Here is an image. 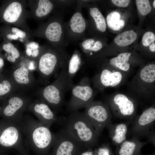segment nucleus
<instances>
[{
	"label": "nucleus",
	"mask_w": 155,
	"mask_h": 155,
	"mask_svg": "<svg viewBox=\"0 0 155 155\" xmlns=\"http://www.w3.org/2000/svg\"><path fill=\"white\" fill-rule=\"evenodd\" d=\"M67 67L60 71L52 83L40 88L37 91L39 99L45 102L56 115L61 110L65 93L71 90L74 85L68 75Z\"/></svg>",
	"instance_id": "obj_1"
},
{
	"label": "nucleus",
	"mask_w": 155,
	"mask_h": 155,
	"mask_svg": "<svg viewBox=\"0 0 155 155\" xmlns=\"http://www.w3.org/2000/svg\"><path fill=\"white\" fill-rule=\"evenodd\" d=\"M75 138L88 148L93 149L98 144L100 134L94 128L84 112L75 111L63 117L62 125Z\"/></svg>",
	"instance_id": "obj_2"
},
{
	"label": "nucleus",
	"mask_w": 155,
	"mask_h": 155,
	"mask_svg": "<svg viewBox=\"0 0 155 155\" xmlns=\"http://www.w3.org/2000/svg\"><path fill=\"white\" fill-rule=\"evenodd\" d=\"M70 57L65 48L55 47L54 49L44 51L36 65V69L39 74L40 82L45 86L48 85L52 76L58 74L59 70L67 67Z\"/></svg>",
	"instance_id": "obj_3"
},
{
	"label": "nucleus",
	"mask_w": 155,
	"mask_h": 155,
	"mask_svg": "<svg viewBox=\"0 0 155 155\" xmlns=\"http://www.w3.org/2000/svg\"><path fill=\"white\" fill-rule=\"evenodd\" d=\"M155 65L150 64L138 70L129 84L133 98L137 102L151 100L155 90Z\"/></svg>",
	"instance_id": "obj_4"
},
{
	"label": "nucleus",
	"mask_w": 155,
	"mask_h": 155,
	"mask_svg": "<svg viewBox=\"0 0 155 155\" xmlns=\"http://www.w3.org/2000/svg\"><path fill=\"white\" fill-rule=\"evenodd\" d=\"M106 103L117 118L132 121L136 115L138 102L133 97L117 93L107 98Z\"/></svg>",
	"instance_id": "obj_5"
},
{
	"label": "nucleus",
	"mask_w": 155,
	"mask_h": 155,
	"mask_svg": "<svg viewBox=\"0 0 155 155\" xmlns=\"http://www.w3.org/2000/svg\"><path fill=\"white\" fill-rule=\"evenodd\" d=\"M53 150L49 155H80L89 148L65 128L55 135Z\"/></svg>",
	"instance_id": "obj_6"
},
{
	"label": "nucleus",
	"mask_w": 155,
	"mask_h": 155,
	"mask_svg": "<svg viewBox=\"0 0 155 155\" xmlns=\"http://www.w3.org/2000/svg\"><path fill=\"white\" fill-rule=\"evenodd\" d=\"M76 1L74 13L67 22H64L65 38L69 44H75L86 38V32L88 27V22L82 13V1Z\"/></svg>",
	"instance_id": "obj_7"
},
{
	"label": "nucleus",
	"mask_w": 155,
	"mask_h": 155,
	"mask_svg": "<svg viewBox=\"0 0 155 155\" xmlns=\"http://www.w3.org/2000/svg\"><path fill=\"white\" fill-rule=\"evenodd\" d=\"M71 96L67 105V109L71 113L86 108L93 101L95 92L91 87L88 78L83 77L71 89Z\"/></svg>",
	"instance_id": "obj_8"
},
{
	"label": "nucleus",
	"mask_w": 155,
	"mask_h": 155,
	"mask_svg": "<svg viewBox=\"0 0 155 155\" xmlns=\"http://www.w3.org/2000/svg\"><path fill=\"white\" fill-rule=\"evenodd\" d=\"M84 113L93 127L100 134L111 123L112 114L106 103L93 100L86 108Z\"/></svg>",
	"instance_id": "obj_9"
},
{
	"label": "nucleus",
	"mask_w": 155,
	"mask_h": 155,
	"mask_svg": "<svg viewBox=\"0 0 155 155\" xmlns=\"http://www.w3.org/2000/svg\"><path fill=\"white\" fill-rule=\"evenodd\" d=\"M99 72L91 80L94 87L102 90L107 87L118 86L129 74L115 69L102 66Z\"/></svg>",
	"instance_id": "obj_10"
},
{
	"label": "nucleus",
	"mask_w": 155,
	"mask_h": 155,
	"mask_svg": "<svg viewBox=\"0 0 155 155\" xmlns=\"http://www.w3.org/2000/svg\"><path fill=\"white\" fill-rule=\"evenodd\" d=\"M64 13V10L61 9L55 18L47 25L44 30L46 38L56 48H65L69 44L65 38Z\"/></svg>",
	"instance_id": "obj_11"
},
{
	"label": "nucleus",
	"mask_w": 155,
	"mask_h": 155,
	"mask_svg": "<svg viewBox=\"0 0 155 155\" xmlns=\"http://www.w3.org/2000/svg\"><path fill=\"white\" fill-rule=\"evenodd\" d=\"M155 121V103L144 110L142 114L135 117L132 121L130 131L132 135L140 138L146 137L154 128Z\"/></svg>",
	"instance_id": "obj_12"
},
{
	"label": "nucleus",
	"mask_w": 155,
	"mask_h": 155,
	"mask_svg": "<svg viewBox=\"0 0 155 155\" xmlns=\"http://www.w3.org/2000/svg\"><path fill=\"white\" fill-rule=\"evenodd\" d=\"M29 63L26 65L22 64L15 67L7 72L18 91L30 89L37 84L32 71L28 68Z\"/></svg>",
	"instance_id": "obj_13"
},
{
	"label": "nucleus",
	"mask_w": 155,
	"mask_h": 155,
	"mask_svg": "<svg viewBox=\"0 0 155 155\" xmlns=\"http://www.w3.org/2000/svg\"><path fill=\"white\" fill-rule=\"evenodd\" d=\"M32 138L33 149L37 154L38 155H49L55 138V135L49 128L42 124H40L33 131Z\"/></svg>",
	"instance_id": "obj_14"
},
{
	"label": "nucleus",
	"mask_w": 155,
	"mask_h": 155,
	"mask_svg": "<svg viewBox=\"0 0 155 155\" xmlns=\"http://www.w3.org/2000/svg\"><path fill=\"white\" fill-rule=\"evenodd\" d=\"M6 99L0 113L5 119L20 114L31 103L28 96L17 92Z\"/></svg>",
	"instance_id": "obj_15"
},
{
	"label": "nucleus",
	"mask_w": 155,
	"mask_h": 155,
	"mask_svg": "<svg viewBox=\"0 0 155 155\" xmlns=\"http://www.w3.org/2000/svg\"><path fill=\"white\" fill-rule=\"evenodd\" d=\"M28 107L40 119L41 124L48 128L54 123L62 125L63 117H57L49 106L42 100L39 99L31 103Z\"/></svg>",
	"instance_id": "obj_16"
},
{
	"label": "nucleus",
	"mask_w": 155,
	"mask_h": 155,
	"mask_svg": "<svg viewBox=\"0 0 155 155\" xmlns=\"http://www.w3.org/2000/svg\"><path fill=\"white\" fill-rule=\"evenodd\" d=\"M19 131L5 121L0 122V147L9 148L16 146L19 138Z\"/></svg>",
	"instance_id": "obj_17"
},
{
	"label": "nucleus",
	"mask_w": 155,
	"mask_h": 155,
	"mask_svg": "<svg viewBox=\"0 0 155 155\" xmlns=\"http://www.w3.org/2000/svg\"><path fill=\"white\" fill-rule=\"evenodd\" d=\"M131 122L127 121L115 124L111 123L106 127L108 130L109 137L117 147L127 140L128 127Z\"/></svg>",
	"instance_id": "obj_18"
},
{
	"label": "nucleus",
	"mask_w": 155,
	"mask_h": 155,
	"mask_svg": "<svg viewBox=\"0 0 155 155\" xmlns=\"http://www.w3.org/2000/svg\"><path fill=\"white\" fill-rule=\"evenodd\" d=\"M141 141L140 138L132 135L131 139L126 140L117 147L116 155H137L141 153L142 148L147 143Z\"/></svg>",
	"instance_id": "obj_19"
},
{
	"label": "nucleus",
	"mask_w": 155,
	"mask_h": 155,
	"mask_svg": "<svg viewBox=\"0 0 155 155\" xmlns=\"http://www.w3.org/2000/svg\"><path fill=\"white\" fill-rule=\"evenodd\" d=\"M131 55V53H123L111 59L109 64L112 68L109 69L117 70L129 74L133 71L129 62Z\"/></svg>",
	"instance_id": "obj_20"
},
{
	"label": "nucleus",
	"mask_w": 155,
	"mask_h": 155,
	"mask_svg": "<svg viewBox=\"0 0 155 155\" xmlns=\"http://www.w3.org/2000/svg\"><path fill=\"white\" fill-rule=\"evenodd\" d=\"M79 45L84 59L92 56L101 50L103 47V43L100 40L86 37L80 41Z\"/></svg>",
	"instance_id": "obj_21"
},
{
	"label": "nucleus",
	"mask_w": 155,
	"mask_h": 155,
	"mask_svg": "<svg viewBox=\"0 0 155 155\" xmlns=\"http://www.w3.org/2000/svg\"><path fill=\"white\" fill-rule=\"evenodd\" d=\"M82 1L83 7L87 9L90 17L93 20L96 30L101 33L105 32L106 24L105 18L101 12L97 7H90L87 1Z\"/></svg>",
	"instance_id": "obj_22"
},
{
	"label": "nucleus",
	"mask_w": 155,
	"mask_h": 155,
	"mask_svg": "<svg viewBox=\"0 0 155 155\" xmlns=\"http://www.w3.org/2000/svg\"><path fill=\"white\" fill-rule=\"evenodd\" d=\"M85 64L82 53L75 49L68 62L67 71L69 77L73 79L81 67Z\"/></svg>",
	"instance_id": "obj_23"
},
{
	"label": "nucleus",
	"mask_w": 155,
	"mask_h": 155,
	"mask_svg": "<svg viewBox=\"0 0 155 155\" xmlns=\"http://www.w3.org/2000/svg\"><path fill=\"white\" fill-rule=\"evenodd\" d=\"M17 91L8 73L3 72L0 75V100L5 99Z\"/></svg>",
	"instance_id": "obj_24"
},
{
	"label": "nucleus",
	"mask_w": 155,
	"mask_h": 155,
	"mask_svg": "<svg viewBox=\"0 0 155 155\" xmlns=\"http://www.w3.org/2000/svg\"><path fill=\"white\" fill-rule=\"evenodd\" d=\"M22 11L21 4L17 1L10 4L4 11L3 17L6 22L13 23L16 22L20 17Z\"/></svg>",
	"instance_id": "obj_25"
},
{
	"label": "nucleus",
	"mask_w": 155,
	"mask_h": 155,
	"mask_svg": "<svg viewBox=\"0 0 155 155\" xmlns=\"http://www.w3.org/2000/svg\"><path fill=\"white\" fill-rule=\"evenodd\" d=\"M137 37V33L133 30H127L117 35L115 38L114 41L119 46H125L134 42Z\"/></svg>",
	"instance_id": "obj_26"
},
{
	"label": "nucleus",
	"mask_w": 155,
	"mask_h": 155,
	"mask_svg": "<svg viewBox=\"0 0 155 155\" xmlns=\"http://www.w3.org/2000/svg\"><path fill=\"white\" fill-rule=\"evenodd\" d=\"M121 15L118 12L114 11L109 13L107 16V24L112 30L117 31L122 29L125 25V21L120 19Z\"/></svg>",
	"instance_id": "obj_27"
},
{
	"label": "nucleus",
	"mask_w": 155,
	"mask_h": 155,
	"mask_svg": "<svg viewBox=\"0 0 155 155\" xmlns=\"http://www.w3.org/2000/svg\"><path fill=\"white\" fill-rule=\"evenodd\" d=\"M53 6V4L49 0H40L38 1L36 14L39 17L45 16L52 11Z\"/></svg>",
	"instance_id": "obj_28"
},
{
	"label": "nucleus",
	"mask_w": 155,
	"mask_h": 155,
	"mask_svg": "<svg viewBox=\"0 0 155 155\" xmlns=\"http://www.w3.org/2000/svg\"><path fill=\"white\" fill-rule=\"evenodd\" d=\"M3 49L7 54L6 59L10 62L14 63L20 56V53L18 50L11 43L4 44Z\"/></svg>",
	"instance_id": "obj_29"
},
{
	"label": "nucleus",
	"mask_w": 155,
	"mask_h": 155,
	"mask_svg": "<svg viewBox=\"0 0 155 155\" xmlns=\"http://www.w3.org/2000/svg\"><path fill=\"white\" fill-rule=\"evenodd\" d=\"M137 9L139 13L143 16H146L151 10V6L148 0H136Z\"/></svg>",
	"instance_id": "obj_30"
},
{
	"label": "nucleus",
	"mask_w": 155,
	"mask_h": 155,
	"mask_svg": "<svg viewBox=\"0 0 155 155\" xmlns=\"http://www.w3.org/2000/svg\"><path fill=\"white\" fill-rule=\"evenodd\" d=\"M95 150L96 155H113L109 143L103 144Z\"/></svg>",
	"instance_id": "obj_31"
},
{
	"label": "nucleus",
	"mask_w": 155,
	"mask_h": 155,
	"mask_svg": "<svg viewBox=\"0 0 155 155\" xmlns=\"http://www.w3.org/2000/svg\"><path fill=\"white\" fill-rule=\"evenodd\" d=\"M155 40L154 34L151 32H148L143 36L142 39V43L145 46H149Z\"/></svg>",
	"instance_id": "obj_32"
},
{
	"label": "nucleus",
	"mask_w": 155,
	"mask_h": 155,
	"mask_svg": "<svg viewBox=\"0 0 155 155\" xmlns=\"http://www.w3.org/2000/svg\"><path fill=\"white\" fill-rule=\"evenodd\" d=\"M130 1L129 0H112V2L115 5L121 7H125L129 4Z\"/></svg>",
	"instance_id": "obj_33"
},
{
	"label": "nucleus",
	"mask_w": 155,
	"mask_h": 155,
	"mask_svg": "<svg viewBox=\"0 0 155 155\" xmlns=\"http://www.w3.org/2000/svg\"><path fill=\"white\" fill-rule=\"evenodd\" d=\"M155 130L154 128L151 130L146 137L147 138L148 142L155 145Z\"/></svg>",
	"instance_id": "obj_34"
},
{
	"label": "nucleus",
	"mask_w": 155,
	"mask_h": 155,
	"mask_svg": "<svg viewBox=\"0 0 155 155\" xmlns=\"http://www.w3.org/2000/svg\"><path fill=\"white\" fill-rule=\"evenodd\" d=\"M76 1L74 0H60L59 1V4L61 7V9H63L65 7L71 5Z\"/></svg>",
	"instance_id": "obj_35"
},
{
	"label": "nucleus",
	"mask_w": 155,
	"mask_h": 155,
	"mask_svg": "<svg viewBox=\"0 0 155 155\" xmlns=\"http://www.w3.org/2000/svg\"><path fill=\"white\" fill-rule=\"evenodd\" d=\"M11 30L13 34L16 35L19 38H24L26 36L25 32L16 28L13 27Z\"/></svg>",
	"instance_id": "obj_36"
},
{
	"label": "nucleus",
	"mask_w": 155,
	"mask_h": 155,
	"mask_svg": "<svg viewBox=\"0 0 155 155\" xmlns=\"http://www.w3.org/2000/svg\"><path fill=\"white\" fill-rule=\"evenodd\" d=\"M80 155H96L95 149L89 148L82 152Z\"/></svg>",
	"instance_id": "obj_37"
},
{
	"label": "nucleus",
	"mask_w": 155,
	"mask_h": 155,
	"mask_svg": "<svg viewBox=\"0 0 155 155\" xmlns=\"http://www.w3.org/2000/svg\"><path fill=\"white\" fill-rule=\"evenodd\" d=\"M27 47L31 49V52L34 50L38 49L39 48L38 44H36L35 42H32L30 43L27 45Z\"/></svg>",
	"instance_id": "obj_38"
},
{
	"label": "nucleus",
	"mask_w": 155,
	"mask_h": 155,
	"mask_svg": "<svg viewBox=\"0 0 155 155\" xmlns=\"http://www.w3.org/2000/svg\"><path fill=\"white\" fill-rule=\"evenodd\" d=\"M4 65V61L3 59L0 56V75L3 72V67Z\"/></svg>",
	"instance_id": "obj_39"
},
{
	"label": "nucleus",
	"mask_w": 155,
	"mask_h": 155,
	"mask_svg": "<svg viewBox=\"0 0 155 155\" xmlns=\"http://www.w3.org/2000/svg\"><path fill=\"white\" fill-rule=\"evenodd\" d=\"M40 55V52L38 49H36L33 50L31 53V55L33 57H38Z\"/></svg>",
	"instance_id": "obj_40"
},
{
	"label": "nucleus",
	"mask_w": 155,
	"mask_h": 155,
	"mask_svg": "<svg viewBox=\"0 0 155 155\" xmlns=\"http://www.w3.org/2000/svg\"><path fill=\"white\" fill-rule=\"evenodd\" d=\"M7 38L11 40H16L19 38V37L16 34H9L7 35Z\"/></svg>",
	"instance_id": "obj_41"
},
{
	"label": "nucleus",
	"mask_w": 155,
	"mask_h": 155,
	"mask_svg": "<svg viewBox=\"0 0 155 155\" xmlns=\"http://www.w3.org/2000/svg\"><path fill=\"white\" fill-rule=\"evenodd\" d=\"M149 49L150 51L153 52H154L155 51V44L154 43H153L149 46Z\"/></svg>",
	"instance_id": "obj_42"
},
{
	"label": "nucleus",
	"mask_w": 155,
	"mask_h": 155,
	"mask_svg": "<svg viewBox=\"0 0 155 155\" xmlns=\"http://www.w3.org/2000/svg\"><path fill=\"white\" fill-rule=\"evenodd\" d=\"M26 55L28 57H30L31 56L32 53L31 51L29 48L26 47Z\"/></svg>",
	"instance_id": "obj_43"
},
{
	"label": "nucleus",
	"mask_w": 155,
	"mask_h": 155,
	"mask_svg": "<svg viewBox=\"0 0 155 155\" xmlns=\"http://www.w3.org/2000/svg\"><path fill=\"white\" fill-rule=\"evenodd\" d=\"M20 153L22 155H28L26 151L24 150L21 152Z\"/></svg>",
	"instance_id": "obj_44"
},
{
	"label": "nucleus",
	"mask_w": 155,
	"mask_h": 155,
	"mask_svg": "<svg viewBox=\"0 0 155 155\" xmlns=\"http://www.w3.org/2000/svg\"><path fill=\"white\" fill-rule=\"evenodd\" d=\"M153 6L154 8H155V1L154 0V1L153 3Z\"/></svg>",
	"instance_id": "obj_45"
},
{
	"label": "nucleus",
	"mask_w": 155,
	"mask_h": 155,
	"mask_svg": "<svg viewBox=\"0 0 155 155\" xmlns=\"http://www.w3.org/2000/svg\"><path fill=\"white\" fill-rule=\"evenodd\" d=\"M142 155L141 154H138V155ZM150 155H155V154L154 153H153L152 154H150Z\"/></svg>",
	"instance_id": "obj_46"
},
{
	"label": "nucleus",
	"mask_w": 155,
	"mask_h": 155,
	"mask_svg": "<svg viewBox=\"0 0 155 155\" xmlns=\"http://www.w3.org/2000/svg\"><path fill=\"white\" fill-rule=\"evenodd\" d=\"M1 150L0 149V155H1Z\"/></svg>",
	"instance_id": "obj_47"
},
{
	"label": "nucleus",
	"mask_w": 155,
	"mask_h": 155,
	"mask_svg": "<svg viewBox=\"0 0 155 155\" xmlns=\"http://www.w3.org/2000/svg\"><path fill=\"white\" fill-rule=\"evenodd\" d=\"M1 107L0 106V113L1 111Z\"/></svg>",
	"instance_id": "obj_48"
}]
</instances>
